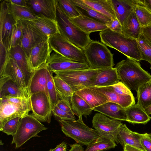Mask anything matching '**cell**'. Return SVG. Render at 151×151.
<instances>
[{
	"label": "cell",
	"instance_id": "cell-1",
	"mask_svg": "<svg viewBox=\"0 0 151 151\" xmlns=\"http://www.w3.org/2000/svg\"><path fill=\"white\" fill-rule=\"evenodd\" d=\"M115 68L120 81L137 92L142 85L151 80V75L141 67L139 62L129 58L118 62Z\"/></svg>",
	"mask_w": 151,
	"mask_h": 151
},
{
	"label": "cell",
	"instance_id": "cell-2",
	"mask_svg": "<svg viewBox=\"0 0 151 151\" xmlns=\"http://www.w3.org/2000/svg\"><path fill=\"white\" fill-rule=\"evenodd\" d=\"M101 40L104 44L114 48L127 58L140 62L141 60L137 40L109 29L100 32Z\"/></svg>",
	"mask_w": 151,
	"mask_h": 151
},
{
	"label": "cell",
	"instance_id": "cell-3",
	"mask_svg": "<svg viewBox=\"0 0 151 151\" xmlns=\"http://www.w3.org/2000/svg\"><path fill=\"white\" fill-rule=\"evenodd\" d=\"M56 20L60 33L70 42L83 50L92 41L90 34L81 29L56 5Z\"/></svg>",
	"mask_w": 151,
	"mask_h": 151
},
{
	"label": "cell",
	"instance_id": "cell-4",
	"mask_svg": "<svg viewBox=\"0 0 151 151\" xmlns=\"http://www.w3.org/2000/svg\"><path fill=\"white\" fill-rule=\"evenodd\" d=\"M61 130L66 136L70 137L82 146L89 145L99 137L95 129L88 127L82 118L74 121H60Z\"/></svg>",
	"mask_w": 151,
	"mask_h": 151
},
{
	"label": "cell",
	"instance_id": "cell-5",
	"mask_svg": "<svg viewBox=\"0 0 151 151\" xmlns=\"http://www.w3.org/2000/svg\"><path fill=\"white\" fill-rule=\"evenodd\" d=\"M83 51L91 69L113 68L114 65L113 54L102 43L92 40Z\"/></svg>",
	"mask_w": 151,
	"mask_h": 151
},
{
	"label": "cell",
	"instance_id": "cell-6",
	"mask_svg": "<svg viewBox=\"0 0 151 151\" xmlns=\"http://www.w3.org/2000/svg\"><path fill=\"white\" fill-rule=\"evenodd\" d=\"M47 129L32 114L26 115L21 118L11 144H14L15 148L18 149L31 138L39 136V133Z\"/></svg>",
	"mask_w": 151,
	"mask_h": 151
},
{
	"label": "cell",
	"instance_id": "cell-7",
	"mask_svg": "<svg viewBox=\"0 0 151 151\" xmlns=\"http://www.w3.org/2000/svg\"><path fill=\"white\" fill-rule=\"evenodd\" d=\"M98 69H88L55 71L52 73L68 84L74 92L91 87Z\"/></svg>",
	"mask_w": 151,
	"mask_h": 151
},
{
	"label": "cell",
	"instance_id": "cell-8",
	"mask_svg": "<svg viewBox=\"0 0 151 151\" xmlns=\"http://www.w3.org/2000/svg\"><path fill=\"white\" fill-rule=\"evenodd\" d=\"M48 42L54 52L74 61L88 63L83 50L70 42L60 33L50 37Z\"/></svg>",
	"mask_w": 151,
	"mask_h": 151
},
{
	"label": "cell",
	"instance_id": "cell-9",
	"mask_svg": "<svg viewBox=\"0 0 151 151\" xmlns=\"http://www.w3.org/2000/svg\"><path fill=\"white\" fill-rule=\"evenodd\" d=\"M29 100L32 115L40 122L50 123L52 106L49 97L41 92L31 95Z\"/></svg>",
	"mask_w": 151,
	"mask_h": 151
},
{
	"label": "cell",
	"instance_id": "cell-10",
	"mask_svg": "<svg viewBox=\"0 0 151 151\" xmlns=\"http://www.w3.org/2000/svg\"><path fill=\"white\" fill-rule=\"evenodd\" d=\"M20 21L23 30L20 46L24 51L29 62L32 48L41 42L48 41V39L37 28L31 21Z\"/></svg>",
	"mask_w": 151,
	"mask_h": 151
},
{
	"label": "cell",
	"instance_id": "cell-11",
	"mask_svg": "<svg viewBox=\"0 0 151 151\" xmlns=\"http://www.w3.org/2000/svg\"><path fill=\"white\" fill-rule=\"evenodd\" d=\"M92 127L99 136L109 138L119 143L117 139L119 128L123 124L120 121L108 117L102 113L95 114L92 120Z\"/></svg>",
	"mask_w": 151,
	"mask_h": 151
},
{
	"label": "cell",
	"instance_id": "cell-12",
	"mask_svg": "<svg viewBox=\"0 0 151 151\" xmlns=\"http://www.w3.org/2000/svg\"><path fill=\"white\" fill-rule=\"evenodd\" d=\"M16 23L11 14L6 0H0V40L8 51L14 25Z\"/></svg>",
	"mask_w": 151,
	"mask_h": 151
},
{
	"label": "cell",
	"instance_id": "cell-13",
	"mask_svg": "<svg viewBox=\"0 0 151 151\" xmlns=\"http://www.w3.org/2000/svg\"><path fill=\"white\" fill-rule=\"evenodd\" d=\"M47 65L52 73L58 71L83 69L90 68L88 63L74 61L54 52L51 53Z\"/></svg>",
	"mask_w": 151,
	"mask_h": 151
},
{
	"label": "cell",
	"instance_id": "cell-14",
	"mask_svg": "<svg viewBox=\"0 0 151 151\" xmlns=\"http://www.w3.org/2000/svg\"><path fill=\"white\" fill-rule=\"evenodd\" d=\"M52 51L48 41L41 42L32 48L29 62L34 71L47 64Z\"/></svg>",
	"mask_w": 151,
	"mask_h": 151
},
{
	"label": "cell",
	"instance_id": "cell-15",
	"mask_svg": "<svg viewBox=\"0 0 151 151\" xmlns=\"http://www.w3.org/2000/svg\"><path fill=\"white\" fill-rule=\"evenodd\" d=\"M47 70L46 64L34 70L32 73L27 85L30 96L34 93L43 92L49 97L47 88Z\"/></svg>",
	"mask_w": 151,
	"mask_h": 151
},
{
	"label": "cell",
	"instance_id": "cell-16",
	"mask_svg": "<svg viewBox=\"0 0 151 151\" xmlns=\"http://www.w3.org/2000/svg\"><path fill=\"white\" fill-rule=\"evenodd\" d=\"M31 108L10 102H0V127L12 119L29 114Z\"/></svg>",
	"mask_w": 151,
	"mask_h": 151
},
{
	"label": "cell",
	"instance_id": "cell-17",
	"mask_svg": "<svg viewBox=\"0 0 151 151\" xmlns=\"http://www.w3.org/2000/svg\"><path fill=\"white\" fill-rule=\"evenodd\" d=\"M0 99L6 97L29 99L27 88L20 87L7 76L0 77Z\"/></svg>",
	"mask_w": 151,
	"mask_h": 151
},
{
	"label": "cell",
	"instance_id": "cell-18",
	"mask_svg": "<svg viewBox=\"0 0 151 151\" xmlns=\"http://www.w3.org/2000/svg\"><path fill=\"white\" fill-rule=\"evenodd\" d=\"M28 6L37 16L56 20L57 0H27Z\"/></svg>",
	"mask_w": 151,
	"mask_h": 151
},
{
	"label": "cell",
	"instance_id": "cell-19",
	"mask_svg": "<svg viewBox=\"0 0 151 151\" xmlns=\"http://www.w3.org/2000/svg\"><path fill=\"white\" fill-rule=\"evenodd\" d=\"M0 77L8 76L20 87L27 88V82L22 71L11 58L8 57L3 70L0 72Z\"/></svg>",
	"mask_w": 151,
	"mask_h": 151
},
{
	"label": "cell",
	"instance_id": "cell-20",
	"mask_svg": "<svg viewBox=\"0 0 151 151\" xmlns=\"http://www.w3.org/2000/svg\"><path fill=\"white\" fill-rule=\"evenodd\" d=\"M91 87L105 95L108 99V102L116 103L125 108L135 104L134 96L119 94L114 91L111 86Z\"/></svg>",
	"mask_w": 151,
	"mask_h": 151
},
{
	"label": "cell",
	"instance_id": "cell-21",
	"mask_svg": "<svg viewBox=\"0 0 151 151\" xmlns=\"http://www.w3.org/2000/svg\"><path fill=\"white\" fill-rule=\"evenodd\" d=\"M9 57L13 58L22 71L27 85L29 78L34 71L29 64L25 53L20 45L12 47L8 52Z\"/></svg>",
	"mask_w": 151,
	"mask_h": 151
},
{
	"label": "cell",
	"instance_id": "cell-22",
	"mask_svg": "<svg viewBox=\"0 0 151 151\" xmlns=\"http://www.w3.org/2000/svg\"><path fill=\"white\" fill-rule=\"evenodd\" d=\"M141 136V134L131 131L125 124H122L119 128L117 139L123 148L128 145L145 151L140 143Z\"/></svg>",
	"mask_w": 151,
	"mask_h": 151
},
{
	"label": "cell",
	"instance_id": "cell-23",
	"mask_svg": "<svg viewBox=\"0 0 151 151\" xmlns=\"http://www.w3.org/2000/svg\"><path fill=\"white\" fill-rule=\"evenodd\" d=\"M116 68H109L98 69L92 86H108L120 81Z\"/></svg>",
	"mask_w": 151,
	"mask_h": 151
},
{
	"label": "cell",
	"instance_id": "cell-24",
	"mask_svg": "<svg viewBox=\"0 0 151 151\" xmlns=\"http://www.w3.org/2000/svg\"><path fill=\"white\" fill-rule=\"evenodd\" d=\"M70 19L81 29L87 33L101 32L108 29L106 24L85 16L81 15Z\"/></svg>",
	"mask_w": 151,
	"mask_h": 151
},
{
	"label": "cell",
	"instance_id": "cell-25",
	"mask_svg": "<svg viewBox=\"0 0 151 151\" xmlns=\"http://www.w3.org/2000/svg\"><path fill=\"white\" fill-rule=\"evenodd\" d=\"M75 92L84 99L93 110L94 108L108 101L105 95L91 87H87Z\"/></svg>",
	"mask_w": 151,
	"mask_h": 151
},
{
	"label": "cell",
	"instance_id": "cell-26",
	"mask_svg": "<svg viewBox=\"0 0 151 151\" xmlns=\"http://www.w3.org/2000/svg\"><path fill=\"white\" fill-rule=\"evenodd\" d=\"M126 108L115 103L108 102L93 109V110L102 113L111 118L126 121Z\"/></svg>",
	"mask_w": 151,
	"mask_h": 151
},
{
	"label": "cell",
	"instance_id": "cell-27",
	"mask_svg": "<svg viewBox=\"0 0 151 151\" xmlns=\"http://www.w3.org/2000/svg\"><path fill=\"white\" fill-rule=\"evenodd\" d=\"M31 21L48 40L52 36L60 33L56 20L39 15L37 16L35 19Z\"/></svg>",
	"mask_w": 151,
	"mask_h": 151
},
{
	"label": "cell",
	"instance_id": "cell-28",
	"mask_svg": "<svg viewBox=\"0 0 151 151\" xmlns=\"http://www.w3.org/2000/svg\"><path fill=\"white\" fill-rule=\"evenodd\" d=\"M127 122L133 124H145L151 119L145 109L137 104L132 105L125 109Z\"/></svg>",
	"mask_w": 151,
	"mask_h": 151
},
{
	"label": "cell",
	"instance_id": "cell-29",
	"mask_svg": "<svg viewBox=\"0 0 151 151\" xmlns=\"http://www.w3.org/2000/svg\"><path fill=\"white\" fill-rule=\"evenodd\" d=\"M117 18L122 26L134 10L135 4L134 0H111Z\"/></svg>",
	"mask_w": 151,
	"mask_h": 151
},
{
	"label": "cell",
	"instance_id": "cell-30",
	"mask_svg": "<svg viewBox=\"0 0 151 151\" xmlns=\"http://www.w3.org/2000/svg\"><path fill=\"white\" fill-rule=\"evenodd\" d=\"M141 28L134 9L122 25V34L126 37L137 40L140 34Z\"/></svg>",
	"mask_w": 151,
	"mask_h": 151
},
{
	"label": "cell",
	"instance_id": "cell-31",
	"mask_svg": "<svg viewBox=\"0 0 151 151\" xmlns=\"http://www.w3.org/2000/svg\"><path fill=\"white\" fill-rule=\"evenodd\" d=\"M92 9L110 18H116L111 0H82Z\"/></svg>",
	"mask_w": 151,
	"mask_h": 151
},
{
	"label": "cell",
	"instance_id": "cell-32",
	"mask_svg": "<svg viewBox=\"0 0 151 151\" xmlns=\"http://www.w3.org/2000/svg\"><path fill=\"white\" fill-rule=\"evenodd\" d=\"M71 1L81 15L96 19L106 24L111 20L85 4L82 0H71Z\"/></svg>",
	"mask_w": 151,
	"mask_h": 151
},
{
	"label": "cell",
	"instance_id": "cell-33",
	"mask_svg": "<svg viewBox=\"0 0 151 151\" xmlns=\"http://www.w3.org/2000/svg\"><path fill=\"white\" fill-rule=\"evenodd\" d=\"M70 102L73 113L78 118L86 117L91 114L93 109L82 98L74 92L71 96Z\"/></svg>",
	"mask_w": 151,
	"mask_h": 151
},
{
	"label": "cell",
	"instance_id": "cell-34",
	"mask_svg": "<svg viewBox=\"0 0 151 151\" xmlns=\"http://www.w3.org/2000/svg\"><path fill=\"white\" fill-rule=\"evenodd\" d=\"M6 1L9 12L16 22L21 20L32 21L36 18L37 16L29 7L17 6Z\"/></svg>",
	"mask_w": 151,
	"mask_h": 151
},
{
	"label": "cell",
	"instance_id": "cell-35",
	"mask_svg": "<svg viewBox=\"0 0 151 151\" xmlns=\"http://www.w3.org/2000/svg\"><path fill=\"white\" fill-rule=\"evenodd\" d=\"M117 146L114 140L99 136L96 140L87 146L85 151H103L114 148Z\"/></svg>",
	"mask_w": 151,
	"mask_h": 151
},
{
	"label": "cell",
	"instance_id": "cell-36",
	"mask_svg": "<svg viewBox=\"0 0 151 151\" xmlns=\"http://www.w3.org/2000/svg\"><path fill=\"white\" fill-rule=\"evenodd\" d=\"M137 92V104L145 109L151 105V80L142 85Z\"/></svg>",
	"mask_w": 151,
	"mask_h": 151
},
{
	"label": "cell",
	"instance_id": "cell-37",
	"mask_svg": "<svg viewBox=\"0 0 151 151\" xmlns=\"http://www.w3.org/2000/svg\"><path fill=\"white\" fill-rule=\"evenodd\" d=\"M56 90L59 99L70 101L74 93L70 86L57 75L53 76Z\"/></svg>",
	"mask_w": 151,
	"mask_h": 151
},
{
	"label": "cell",
	"instance_id": "cell-38",
	"mask_svg": "<svg viewBox=\"0 0 151 151\" xmlns=\"http://www.w3.org/2000/svg\"><path fill=\"white\" fill-rule=\"evenodd\" d=\"M134 11L141 28L151 26V12L145 6L135 3Z\"/></svg>",
	"mask_w": 151,
	"mask_h": 151
},
{
	"label": "cell",
	"instance_id": "cell-39",
	"mask_svg": "<svg viewBox=\"0 0 151 151\" xmlns=\"http://www.w3.org/2000/svg\"><path fill=\"white\" fill-rule=\"evenodd\" d=\"M137 40L142 60L148 62L150 64L151 69V43L141 34Z\"/></svg>",
	"mask_w": 151,
	"mask_h": 151
},
{
	"label": "cell",
	"instance_id": "cell-40",
	"mask_svg": "<svg viewBox=\"0 0 151 151\" xmlns=\"http://www.w3.org/2000/svg\"><path fill=\"white\" fill-rule=\"evenodd\" d=\"M57 4L65 14L70 19L81 15L71 0H57Z\"/></svg>",
	"mask_w": 151,
	"mask_h": 151
},
{
	"label": "cell",
	"instance_id": "cell-41",
	"mask_svg": "<svg viewBox=\"0 0 151 151\" xmlns=\"http://www.w3.org/2000/svg\"><path fill=\"white\" fill-rule=\"evenodd\" d=\"M52 73V72L47 67V88L52 108L53 106L56 105L59 98L56 90Z\"/></svg>",
	"mask_w": 151,
	"mask_h": 151
},
{
	"label": "cell",
	"instance_id": "cell-42",
	"mask_svg": "<svg viewBox=\"0 0 151 151\" xmlns=\"http://www.w3.org/2000/svg\"><path fill=\"white\" fill-rule=\"evenodd\" d=\"M22 36V27L20 21L19 20L13 26L8 51L12 47L18 45H21Z\"/></svg>",
	"mask_w": 151,
	"mask_h": 151
},
{
	"label": "cell",
	"instance_id": "cell-43",
	"mask_svg": "<svg viewBox=\"0 0 151 151\" xmlns=\"http://www.w3.org/2000/svg\"><path fill=\"white\" fill-rule=\"evenodd\" d=\"M22 117H17L7 121L0 127V131L8 135L13 136L17 132L20 120Z\"/></svg>",
	"mask_w": 151,
	"mask_h": 151
},
{
	"label": "cell",
	"instance_id": "cell-44",
	"mask_svg": "<svg viewBox=\"0 0 151 151\" xmlns=\"http://www.w3.org/2000/svg\"><path fill=\"white\" fill-rule=\"evenodd\" d=\"M52 113L59 121H74L76 120L75 115H72L60 109L56 106L52 107Z\"/></svg>",
	"mask_w": 151,
	"mask_h": 151
},
{
	"label": "cell",
	"instance_id": "cell-45",
	"mask_svg": "<svg viewBox=\"0 0 151 151\" xmlns=\"http://www.w3.org/2000/svg\"><path fill=\"white\" fill-rule=\"evenodd\" d=\"M0 102H10L31 108L29 99L25 98H4L0 99Z\"/></svg>",
	"mask_w": 151,
	"mask_h": 151
},
{
	"label": "cell",
	"instance_id": "cell-46",
	"mask_svg": "<svg viewBox=\"0 0 151 151\" xmlns=\"http://www.w3.org/2000/svg\"><path fill=\"white\" fill-rule=\"evenodd\" d=\"M111 86L114 91L119 94L133 96L131 89L120 81Z\"/></svg>",
	"mask_w": 151,
	"mask_h": 151
},
{
	"label": "cell",
	"instance_id": "cell-47",
	"mask_svg": "<svg viewBox=\"0 0 151 151\" xmlns=\"http://www.w3.org/2000/svg\"><path fill=\"white\" fill-rule=\"evenodd\" d=\"M56 106L60 109L72 115H75L70 101L59 99Z\"/></svg>",
	"mask_w": 151,
	"mask_h": 151
},
{
	"label": "cell",
	"instance_id": "cell-48",
	"mask_svg": "<svg viewBox=\"0 0 151 151\" xmlns=\"http://www.w3.org/2000/svg\"><path fill=\"white\" fill-rule=\"evenodd\" d=\"M0 72L3 69L8 57V53L3 43L0 41Z\"/></svg>",
	"mask_w": 151,
	"mask_h": 151
},
{
	"label": "cell",
	"instance_id": "cell-49",
	"mask_svg": "<svg viewBox=\"0 0 151 151\" xmlns=\"http://www.w3.org/2000/svg\"><path fill=\"white\" fill-rule=\"evenodd\" d=\"M140 142L145 151H151V137L149 134H141Z\"/></svg>",
	"mask_w": 151,
	"mask_h": 151
},
{
	"label": "cell",
	"instance_id": "cell-50",
	"mask_svg": "<svg viewBox=\"0 0 151 151\" xmlns=\"http://www.w3.org/2000/svg\"><path fill=\"white\" fill-rule=\"evenodd\" d=\"M106 25L108 29L111 30L116 32L122 33V26L117 18L111 20Z\"/></svg>",
	"mask_w": 151,
	"mask_h": 151
},
{
	"label": "cell",
	"instance_id": "cell-51",
	"mask_svg": "<svg viewBox=\"0 0 151 151\" xmlns=\"http://www.w3.org/2000/svg\"><path fill=\"white\" fill-rule=\"evenodd\" d=\"M140 34L151 43V26L141 28Z\"/></svg>",
	"mask_w": 151,
	"mask_h": 151
},
{
	"label": "cell",
	"instance_id": "cell-52",
	"mask_svg": "<svg viewBox=\"0 0 151 151\" xmlns=\"http://www.w3.org/2000/svg\"><path fill=\"white\" fill-rule=\"evenodd\" d=\"M136 3L145 6L151 12V0H134Z\"/></svg>",
	"mask_w": 151,
	"mask_h": 151
},
{
	"label": "cell",
	"instance_id": "cell-53",
	"mask_svg": "<svg viewBox=\"0 0 151 151\" xmlns=\"http://www.w3.org/2000/svg\"><path fill=\"white\" fill-rule=\"evenodd\" d=\"M67 145L65 142H63L56 147L52 149H51L47 151H67Z\"/></svg>",
	"mask_w": 151,
	"mask_h": 151
},
{
	"label": "cell",
	"instance_id": "cell-54",
	"mask_svg": "<svg viewBox=\"0 0 151 151\" xmlns=\"http://www.w3.org/2000/svg\"><path fill=\"white\" fill-rule=\"evenodd\" d=\"M6 1L9 3L16 5L28 7L27 0H9Z\"/></svg>",
	"mask_w": 151,
	"mask_h": 151
},
{
	"label": "cell",
	"instance_id": "cell-55",
	"mask_svg": "<svg viewBox=\"0 0 151 151\" xmlns=\"http://www.w3.org/2000/svg\"><path fill=\"white\" fill-rule=\"evenodd\" d=\"M71 147L69 151H85L81 145L76 143L70 145Z\"/></svg>",
	"mask_w": 151,
	"mask_h": 151
},
{
	"label": "cell",
	"instance_id": "cell-56",
	"mask_svg": "<svg viewBox=\"0 0 151 151\" xmlns=\"http://www.w3.org/2000/svg\"><path fill=\"white\" fill-rule=\"evenodd\" d=\"M123 149L124 151H144L128 145H125Z\"/></svg>",
	"mask_w": 151,
	"mask_h": 151
},
{
	"label": "cell",
	"instance_id": "cell-57",
	"mask_svg": "<svg viewBox=\"0 0 151 151\" xmlns=\"http://www.w3.org/2000/svg\"><path fill=\"white\" fill-rule=\"evenodd\" d=\"M147 113L149 115L151 114V105L145 109Z\"/></svg>",
	"mask_w": 151,
	"mask_h": 151
},
{
	"label": "cell",
	"instance_id": "cell-58",
	"mask_svg": "<svg viewBox=\"0 0 151 151\" xmlns=\"http://www.w3.org/2000/svg\"><path fill=\"white\" fill-rule=\"evenodd\" d=\"M149 134V135H150V137H151V133H150Z\"/></svg>",
	"mask_w": 151,
	"mask_h": 151
},
{
	"label": "cell",
	"instance_id": "cell-59",
	"mask_svg": "<svg viewBox=\"0 0 151 151\" xmlns=\"http://www.w3.org/2000/svg\"></svg>",
	"mask_w": 151,
	"mask_h": 151
},
{
	"label": "cell",
	"instance_id": "cell-60",
	"mask_svg": "<svg viewBox=\"0 0 151 151\" xmlns=\"http://www.w3.org/2000/svg\"></svg>",
	"mask_w": 151,
	"mask_h": 151
}]
</instances>
